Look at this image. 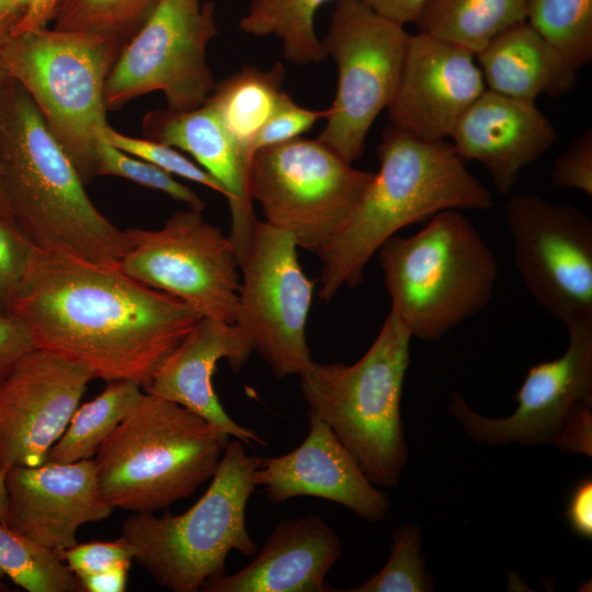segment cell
Instances as JSON below:
<instances>
[{
    "mask_svg": "<svg viewBox=\"0 0 592 592\" xmlns=\"http://www.w3.org/2000/svg\"><path fill=\"white\" fill-rule=\"evenodd\" d=\"M21 16L13 0H0V33L9 36Z\"/></svg>",
    "mask_w": 592,
    "mask_h": 592,
    "instance_id": "44",
    "label": "cell"
},
{
    "mask_svg": "<svg viewBox=\"0 0 592 592\" xmlns=\"http://www.w3.org/2000/svg\"><path fill=\"white\" fill-rule=\"evenodd\" d=\"M326 117L327 110H310L300 106L283 91L274 113L254 140L253 152L299 138L319 119H326Z\"/></svg>",
    "mask_w": 592,
    "mask_h": 592,
    "instance_id": "35",
    "label": "cell"
},
{
    "mask_svg": "<svg viewBox=\"0 0 592 592\" xmlns=\"http://www.w3.org/2000/svg\"><path fill=\"white\" fill-rule=\"evenodd\" d=\"M132 561H122L95 573L77 576L84 592H124Z\"/></svg>",
    "mask_w": 592,
    "mask_h": 592,
    "instance_id": "41",
    "label": "cell"
},
{
    "mask_svg": "<svg viewBox=\"0 0 592 592\" xmlns=\"http://www.w3.org/2000/svg\"><path fill=\"white\" fill-rule=\"evenodd\" d=\"M566 328L565 353L528 369L515 394L517 407L509 417L479 414L459 392H451L448 413L469 437L487 445L553 443L570 409L592 399V319Z\"/></svg>",
    "mask_w": 592,
    "mask_h": 592,
    "instance_id": "16",
    "label": "cell"
},
{
    "mask_svg": "<svg viewBox=\"0 0 592 592\" xmlns=\"http://www.w3.org/2000/svg\"><path fill=\"white\" fill-rule=\"evenodd\" d=\"M0 185L15 226L41 252L117 265L129 240L89 198L71 159L11 77L0 95Z\"/></svg>",
    "mask_w": 592,
    "mask_h": 592,
    "instance_id": "2",
    "label": "cell"
},
{
    "mask_svg": "<svg viewBox=\"0 0 592 592\" xmlns=\"http://www.w3.org/2000/svg\"><path fill=\"white\" fill-rule=\"evenodd\" d=\"M488 90L535 102L577 86V71L526 21L514 24L475 55Z\"/></svg>",
    "mask_w": 592,
    "mask_h": 592,
    "instance_id": "24",
    "label": "cell"
},
{
    "mask_svg": "<svg viewBox=\"0 0 592 592\" xmlns=\"http://www.w3.org/2000/svg\"><path fill=\"white\" fill-rule=\"evenodd\" d=\"M408 37L405 25L362 0H337L321 43L337 64L338 84L317 138L349 163L363 155L374 121L396 93Z\"/></svg>",
    "mask_w": 592,
    "mask_h": 592,
    "instance_id": "10",
    "label": "cell"
},
{
    "mask_svg": "<svg viewBox=\"0 0 592 592\" xmlns=\"http://www.w3.org/2000/svg\"><path fill=\"white\" fill-rule=\"evenodd\" d=\"M527 0H429L418 32L474 55L509 27L525 21Z\"/></svg>",
    "mask_w": 592,
    "mask_h": 592,
    "instance_id": "26",
    "label": "cell"
},
{
    "mask_svg": "<svg viewBox=\"0 0 592 592\" xmlns=\"http://www.w3.org/2000/svg\"><path fill=\"white\" fill-rule=\"evenodd\" d=\"M96 175H115L166 193L189 208L203 210V200L155 164L117 149L101 137L96 149Z\"/></svg>",
    "mask_w": 592,
    "mask_h": 592,
    "instance_id": "32",
    "label": "cell"
},
{
    "mask_svg": "<svg viewBox=\"0 0 592 592\" xmlns=\"http://www.w3.org/2000/svg\"><path fill=\"white\" fill-rule=\"evenodd\" d=\"M60 556L76 576L100 572L117 562L134 559L133 549L123 537L109 542L77 543Z\"/></svg>",
    "mask_w": 592,
    "mask_h": 592,
    "instance_id": "37",
    "label": "cell"
},
{
    "mask_svg": "<svg viewBox=\"0 0 592 592\" xmlns=\"http://www.w3.org/2000/svg\"><path fill=\"white\" fill-rule=\"evenodd\" d=\"M7 513V489L4 475L0 473V524H4Z\"/></svg>",
    "mask_w": 592,
    "mask_h": 592,
    "instance_id": "46",
    "label": "cell"
},
{
    "mask_svg": "<svg viewBox=\"0 0 592 592\" xmlns=\"http://www.w3.org/2000/svg\"><path fill=\"white\" fill-rule=\"evenodd\" d=\"M377 252L390 312L412 338L437 341L492 298L496 255L460 209L433 215L412 236L390 237Z\"/></svg>",
    "mask_w": 592,
    "mask_h": 592,
    "instance_id": "5",
    "label": "cell"
},
{
    "mask_svg": "<svg viewBox=\"0 0 592 592\" xmlns=\"http://www.w3.org/2000/svg\"><path fill=\"white\" fill-rule=\"evenodd\" d=\"M373 178L318 138L299 137L258 150L248 187L265 221L319 257L344 229Z\"/></svg>",
    "mask_w": 592,
    "mask_h": 592,
    "instance_id": "9",
    "label": "cell"
},
{
    "mask_svg": "<svg viewBox=\"0 0 592 592\" xmlns=\"http://www.w3.org/2000/svg\"><path fill=\"white\" fill-rule=\"evenodd\" d=\"M514 262L532 298L565 326L592 319V219L571 204L516 194L504 205Z\"/></svg>",
    "mask_w": 592,
    "mask_h": 592,
    "instance_id": "14",
    "label": "cell"
},
{
    "mask_svg": "<svg viewBox=\"0 0 592 592\" xmlns=\"http://www.w3.org/2000/svg\"><path fill=\"white\" fill-rule=\"evenodd\" d=\"M286 230L255 220L243 252L236 325L276 378L300 376L314 362L306 325L315 281L304 273Z\"/></svg>",
    "mask_w": 592,
    "mask_h": 592,
    "instance_id": "13",
    "label": "cell"
},
{
    "mask_svg": "<svg viewBox=\"0 0 592 592\" xmlns=\"http://www.w3.org/2000/svg\"><path fill=\"white\" fill-rule=\"evenodd\" d=\"M158 0H62L54 29L117 39L125 44Z\"/></svg>",
    "mask_w": 592,
    "mask_h": 592,
    "instance_id": "30",
    "label": "cell"
},
{
    "mask_svg": "<svg viewBox=\"0 0 592 592\" xmlns=\"http://www.w3.org/2000/svg\"><path fill=\"white\" fill-rule=\"evenodd\" d=\"M84 365L43 348L24 354L0 379V473L43 464L91 380Z\"/></svg>",
    "mask_w": 592,
    "mask_h": 592,
    "instance_id": "15",
    "label": "cell"
},
{
    "mask_svg": "<svg viewBox=\"0 0 592 592\" xmlns=\"http://www.w3.org/2000/svg\"><path fill=\"white\" fill-rule=\"evenodd\" d=\"M377 153L378 172L344 229L319 255L318 296L326 301L343 286L356 287L372 257L400 229L445 209L493 206L490 191L445 139L423 140L390 125Z\"/></svg>",
    "mask_w": 592,
    "mask_h": 592,
    "instance_id": "3",
    "label": "cell"
},
{
    "mask_svg": "<svg viewBox=\"0 0 592 592\" xmlns=\"http://www.w3.org/2000/svg\"><path fill=\"white\" fill-rule=\"evenodd\" d=\"M379 15L401 25L417 23L429 0H362Z\"/></svg>",
    "mask_w": 592,
    "mask_h": 592,
    "instance_id": "43",
    "label": "cell"
},
{
    "mask_svg": "<svg viewBox=\"0 0 592 592\" xmlns=\"http://www.w3.org/2000/svg\"><path fill=\"white\" fill-rule=\"evenodd\" d=\"M37 252L18 227L0 218V316L10 315Z\"/></svg>",
    "mask_w": 592,
    "mask_h": 592,
    "instance_id": "34",
    "label": "cell"
},
{
    "mask_svg": "<svg viewBox=\"0 0 592 592\" xmlns=\"http://www.w3.org/2000/svg\"><path fill=\"white\" fill-rule=\"evenodd\" d=\"M13 2H14L15 5L20 9L21 14H22L23 9H24L25 5L30 2V0H13Z\"/></svg>",
    "mask_w": 592,
    "mask_h": 592,
    "instance_id": "47",
    "label": "cell"
},
{
    "mask_svg": "<svg viewBox=\"0 0 592 592\" xmlns=\"http://www.w3.org/2000/svg\"><path fill=\"white\" fill-rule=\"evenodd\" d=\"M550 182L592 196V128L584 129L556 159Z\"/></svg>",
    "mask_w": 592,
    "mask_h": 592,
    "instance_id": "36",
    "label": "cell"
},
{
    "mask_svg": "<svg viewBox=\"0 0 592 592\" xmlns=\"http://www.w3.org/2000/svg\"><path fill=\"white\" fill-rule=\"evenodd\" d=\"M10 315L37 348L89 368L105 382L143 389L201 315L181 299L149 287L117 265L38 251Z\"/></svg>",
    "mask_w": 592,
    "mask_h": 592,
    "instance_id": "1",
    "label": "cell"
},
{
    "mask_svg": "<svg viewBox=\"0 0 592 592\" xmlns=\"http://www.w3.org/2000/svg\"><path fill=\"white\" fill-rule=\"evenodd\" d=\"M449 137L457 155L479 162L503 195L513 190L522 170L558 140L555 126L535 102L488 89L460 116Z\"/></svg>",
    "mask_w": 592,
    "mask_h": 592,
    "instance_id": "20",
    "label": "cell"
},
{
    "mask_svg": "<svg viewBox=\"0 0 592 592\" xmlns=\"http://www.w3.org/2000/svg\"><path fill=\"white\" fill-rule=\"evenodd\" d=\"M553 443L563 452L592 456V399L570 409Z\"/></svg>",
    "mask_w": 592,
    "mask_h": 592,
    "instance_id": "38",
    "label": "cell"
},
{
    "mask_svg": "<svg viewBox=\"0 0 592 592\" xmlns=\"http://www.w3.org/2000/svg\"><path fill=\"white\" fill-rule=\"evenodd\" d=\"M525 21L576 70L592 60V0H527Z\"/></svg>",
    "mask_w": 592,
    "mask_h": 592,
    "instance_id": "29",
    "label": "cell"
},
{
    "mask_svg": "<svg viewBox=\"0 0 592 592\" xmlns=\"http://www.w3.org/2000/svg\"><path fill=\"white\" fill-rule=\"evenodd\" d=\"M422 535L417 525L401 524L391 531L386 565L349 592H429L435 588L421 553Z\"/></svg>",
    "mask_w": 592,
    "mask_h": 592,
    "instance_id": "31",
    "label": "cell"
},
{
    "mask_svg": "<svg viewBox=\"0 0 592 592\" xmlns=\"http://www.w3.org/2000/svg\"><path fill=\"white\" fill-rule=\"evenodd\" d=\"M284 75L281 62L274 64L267 70L246 66L215 86L205 101L250 161L254 155L253 144L257 136L278 104Z\"/></svg>",
    "mask_w": 592,
    "mask_h": 592,
    "instance_id": "25",
    "label": "cell"
},
{
    "mask_svg": "<svg viewBox=\"0 0 592 592\" xmlns=\"http://www.w3.org/2000/svg\"><path fill=\"white\" fill-rule=\"evenodd\" d=\"M570 530L580 538H592V479L580 480L572 489L565 511Z\"/></svg>",
    "mask_w": 592,
    "mask_h": 592,
    "instance_id": "40",
    "label": "cell"
},
{
    "mask_svg": "<svg viewBox=\"0 0 592 592\" xmlns=\"http://www.w3.org/2000/svg\"><path fill=\"white\" fill-rule=\"evenodd\" d=\"M129 246L118 266L132 278L170 294L201 317L236 323L239 259L230 237L205 221L202 210L174 213L159 229H127Z\"/></svg>",
    "mask_w": 592,
    "mask_h": 592,
    "instance_id": "12",
    "label": "cell"
},
{
    "mask_svg": "<svg viewBox=\"0 0 592 592\" xmlns=\"http://www.w3.org/2000/svg\"><path fill=\"white\" fill-rule=\"evenodd\" d=\"M411 339L389 311L358 361L312 362L299 376L308 414L327 423L368 480L385 488L399 483L408 459L400 403Z\"/></svg>",
    "mask_w": 592,
    "mask_h": 592,
    "instance_id": "6",
    "label": "cell"
},
{
    "mask_svg": "<svg viewBox=\"0 0 592 592\" xmlns=\"http://www.w3.org/2000/svg\"><path fill=\"white\" fill-rule=\"evenodd\" d=\"M229 437L195 412L141 392L95 455L100 493L114 510L167 509L212 479Z\"/></svg>",
    "mask_w": 592,
    "mask_h": 592,
    "instance_id": "4",
    "label": "cell"
},
{
    "mask_svg": "<svg viewBox=\"0 0 592 592\" xmlns=\"http://www.w3.org/2000/svg\"><path fill=\"white\" fill-rule=\"evenodd\" d=\"M141 392L130 380L106 382L98 397L76 409L45 462L69 464L95 456Z\"/></svg>",
    "mask_w": 592,
    "mask_h": 592,
    "instance_id": "27",
    "label": "cell"
},
{
    "mask_svg": "<svg viewBox=\"0 0 592 592\" xmlns=\"http://www.w3.org/2000/svg\"><path fill=\"white\" fill-rule=\"evenodd\" d=\"M62 0H30L9 36L45 29L54 21Z\"/></svg>",
    "mask_w": 592,
    "mask_h": 592,
    "instance_id": "42",
    "label": "cell"
},
{
    "mask_svg": "<svg viewBox=\"0 0 592 592\" xmlns=\"http://www.w3.org/2000/svg\"><path fill=\"white\" fill-rule=\"evenodd\" d=\"M216 34L212 1L158 0L123 45L107 76L106 110L116 111L155 91L164 94L170 110L203 105L215 88L206 47Z\"/></svg>",
    "mask_w": 592,
    "mask_h": 592,
    "instance_id": "11",
    "label": "cell"
},
{
    "mask_svg": "<svg viewBox=\"0 0 592 592\" xmlns=\"http://www.w3.org/2000/svg\"><path fill=\"white\" fill-rule=\"evenodd\" d=\"M307 415L309 432L304 442L285 455L263 458L254 473L255 486L273 503L310 496L341 504L368 522L385 519L388 494L368 480L327 423Z\"/></svg>",
    "mask_w": 592,
    "mask_h": 592,
    "instance_id": "19",
    "label": "cell"
},
{
    "mask_svg": "<svg viewBox=\"0 0 592 592\" xmlns=\"http://www.w3.org/2000/svg\"><path fill=\"white\" fill-rule=\"evenodd\" d=\"M123 43L100 35L41 29L8 36L0 58L30 95L84 184L96 177L106 122L104 88Z\"/></svg>",
    "mask_w": 592,
    "mask_h": 592,
    "instance_id": "8",
    "label": "cell"
},
{
    "mask_svg": "<svg viewBox=\"0 0 592 592\" xmlns=\"http://www.w3.org/2000/svg\"><path fill=\"white\" fill-rule=\"evenodd\" d=\"M486 90L474 54L424 33L409 34L387 107L390 125L423 140H443Z\"/></svg>",
    "mask_w": 592,
    "mask_h": 592,
    "instance_id": "17",
    "label": "cell"
},
{
    "mask_svg": "<svg viewBox=\"0 0 592 592\" xmlns=\"http://www.w3.org/2000/svg\"><path fill=\"white\" fill-rule=\"evenodd\" d=\"M10 80V76L0 58V95H1V92L3 90V88L5 87V84L8 83V81ZM0 218L13 224V219H12V216L10 214V210L8 208V205H7V202H5V198L3 196V193H2V190H1V185H0ZM16 227V226H15Z\"/></svg>",
    "mask_w": 592,
    "mask_h": 592,
    "instance_id": "45",
    "label": "cell"
},
{
    "mask_svg": "<svg viewBox=\"0 0 592 592\" xmlns=\"http://www.w3.org/2000/svg\"><path fill=\"white\" fill-rule=\"evenodd\" d=\"M36 348L29 328L15 316H0V379L24 354Z\"/></svg>",
    "mask_w": 592,
    "mask_h": 592,
    "instance_id": "39",
    "label": "cell"
},
{
    "mask_svg": "<svg viewBox=\"0 0 592 592\" xmlns=\"http://www.w3.org/2000/svg\"><path fill=\"white\" fill-rule=\"evenodd\" d=\"M0 576L29 592H82L60 554L0 524Z\"/></svg>",
    "mask_w": 592,
    "mask_h": 592,
    "instance_id": "28",
    "label": "cell"
},
{
    "mask_svg": "<svg viewBox=\"0 0 592 592\" xmlns=\"http://www.w3.org/2000/svg\"><path fill=\"white\" fill-rule=\"evenodd\" d=\"M253 346L236 325L202 317L155 372L145 392L175 402L244 444H266L252 429L238 424L223 408L212 377L218 361L234 372L243 368Z\"/></svg>",
    "mask_w": 592,
    "mask_h": 592,
    "instance_id": "21",
    "label": "cell"
},
{
    "mask_svg": "<svg viewBox=\"0 0 592 592\" xmlns=\"http://www.w3.org/2000/svg\"><path fill=\"white\" fill-rule=\"evenodd\" d=\"M4 485L3 525L58 554L78 543L81 525L105 520L114 511L100 493L94 458L12 467Z\"/></svg>",
    "mask_w": 592,
    "mask_h": 592,
    "instance_id": "18",
    "label": "cell"
},
{
    "mask_svg": "<svg viewBox=\"0 0 592 592\" xmlns=\"http://www.w3.org/2000/svg\"><path fill=\"white\" fill-rule=\"evenodd\" d=\"M262 457L248 455L239 440L229 441L205 493L179 515L133 513L122 537L134 559L163 588L196 592L224 576L228 554H257L246 524V509L255 489Z\"/></svg>",
    "mask_w": 592,
    "mask_h": 592,
    "instance_id": "7",
    "label": "cell"
},
{
    "mask_svg": "<svg viewBox=\"0 0 592 592\" xmlns=\"http://www.w3.org/2000/svg\"><path fill=\"white\" fill-rule=\"evenodd\" d=\"M5 37H8V36H4V35H2V34L0 33V44L2 43V41H3Z\"/></svg>",
    "mask_w": 592,
    "mask_h": 592,
    "instance_id": "48",
    "label": "cell"
},
{
    "mask_svg": "<svg viewBox=\"0 0 592 592\" xmlns=\"http://www.w3.org/2000/svg\"><path fill=\"white\" fill-rule=\"evenodd\" d=\"M342 553L340 536L320 516L281 521L253 560L205 582V592H326V574Z\"/></svg>",
    "mask_w": 592,
    "mask_h": 592,
    "instance_id": "22",
    "label": "cell"
},
{
    "mask_svg": "<svg viewBox=\"0 0 592 592\" xmlns=\"http://www.w3.org/2000/svg\"><path fill=\"white\" fill-rule=\"evenodd\" d=\"M102 135L107 143L133 157L146 160L169 174L203 184L226 196L225 189L214 177L173 147L147 138L124 135L110 125L103 129Z\"/></svg>",
    "mask_w": 592,
    "mask_h": 592,
    "instance_id": "33",
    "label": "cell"
},
{
    "mask_svg": "<svg viewBox=\"0 0 592 592\" xmlns=\"http://www.w3.org/2000/svg\"><path fill=\"white\" fill-rule=\"evenodd\" d=\"M145 138L191 155L225 189L231 212L230 239L238 258L257 220L249 194L251 161L244 157L207 104L186 111L156 110L143 118Z\"/></svg>",
    "mask_w": 592,
    "mask_h": 592,
    "instance_id": "23",
    "label": "cell"
}]
</instances>
